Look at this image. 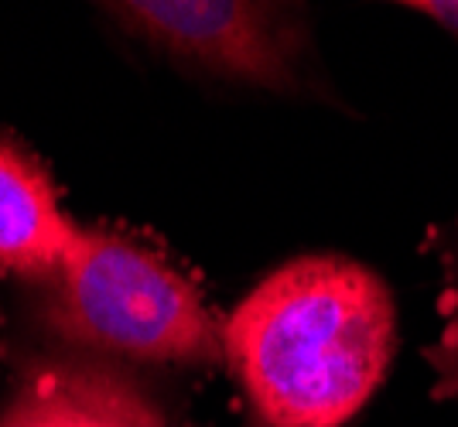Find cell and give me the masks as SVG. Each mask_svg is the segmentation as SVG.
Instances as JSON below:
<instances>
[{
    "mask_svg": "<svg viewBox=\"0 0 458 427\" xmlns=\"http://www.w3.org/2000/svg\"><path fill=\"white\" fill-rule=\"evenodd\" d=\"M397 308L345 256H301L264 277L223 329V359L264 427H343L383 383Z\"/></svg>",
    "mask_w": 458,
    "mask_h": 427,
    "instance_id": "obj_1",
    "label": "cell"
},
{
    "mask_svg": "<svg viewBox=\"0 0 458 427\" xmlns=\"http://www.w3.org/2000/svg\"><path fill=\"white\" fill-rule=\"evenodd\" d=\"M41 318L62 342L144 366L202 369L223 331L199 288L161 253L110 230H82L45 280Z\"/></svg>",
    "mask_w": 458,
    "mask_h": 427,
    "instance_id": "obj_2",
    "label": "cell"
},
{
    "mask_svg": "<svg viewBox=\"0 0 458 427\" xmlns=\"http://www.w3.org/2000/svg\"><path fill=\"white\" fill-rule=\"evenodd\" d=\"M134 38L206 76L274 93L305 86L308 35L294 7L250 0H140L106 4Z\"/></svg>",
    "mask_w": 458,
    "mask_h": 427,
    "instance_id": "obj_3",
    "label": "cell"
},
{
    "mask_svg": "<svg viewBox=\"0 0 458 427\" xmlns=\"http://www.w3.org/2000/svg\"><path fill=\"white\" fill-rule=\"evenodd\" d=\"M0 427H161V414L114 369L58 363L18 389Z\"/></svg>",
    "mask_w": 458,
    "mask_h": 427,
    "instance_id": "obj_4",
    "label": "cell"
},
{
    "mask_svg": "<svg viewBox=\"0 0 458 427\" xmlns=\"http://www.w3.org/2000/svg\"><path fill=\"white\" fill-rule=\"evenodd\" d=\"M76 230L38 161L0 140V271L45 284L69 253Z\"/></svg>",
    "mask_w": 458,
    "mask_h": 427,
    "instance_id": "obj_5",
    "label": "cell"
},
{
    "mask_svg": "<svg viewBox=\"0 0 458 427\" xmlns=\"http://www.w3.org/2000/svg\"><path fill=\"white\" fill-rule=\"evenodd\" d=\"M431 247L438 253L441 271H445V288H441L438 297L441 331L438 339L424 349V359L435 373L431 397L458 404V222L438 226Z\"/></svg>",
    "mask_w": 458,
    "mask_h": 427,
    "instance_id": "obj_6",
    "label": "cell"
},
{
    "mask_svg": "<svg viewBox=\"0 0 458 427\" xmlns=\"http://www.w3.org/2000/svg\"><path fill=\"white\" fill-rule=\"evenodd\" d=\"M407 7L424 14L428 21H435L452 38H458V0H420V4H407Z\"/></svg>",
    "mask_w": 458,
    "mask_h": 427,
    "instance_id": "obj_7",
    "label": "cell"
}]
</instances>
